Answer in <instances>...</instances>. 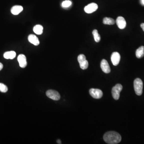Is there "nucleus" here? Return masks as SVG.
<instances>
[{"label": "nucleus", "mask_w": 144, "mask_h": 144, "mask_svg": "<svg viewBox=\"0 0 144 144\" xmlns=\"http://www.w3.org/2000/svg\"><path fill=\"white\" fill-rule=\"evenodd\" d=\"M28 41L29 42L35 46H38L40 44V42L38 39L35 35L31 34L28 37Z\"/></svg>", "instance_id": "nucleus-12"}, {"label": "nucleus", "mask_w": 144, "mask_h": 144, "mask_svg": "<svg viewBox=\"0 0 144 144\" xmlns=\"http://www.w3.org/2000/svg\"><path fill=\"white\" fill-rule=\"evenodd\" d=\"M136 56L138 59H140L144 56V47L141 46L136 51Z\"/></svg>", "instance_id": "nucleus-15"}, {"label": "nucleus", "mask_w": 144, "mask_h": 144, "mask_svg": "<svg viewBox=\"0 0 144 144\" xmlns=\"http://www.w3.org/2000/svg\"><path fill=\"white\" fill-rule=\"evenodd\" d=\"M89 93L92 97L96 99H99L103 96V92L101 90L95 88H91Z\"/></svg>", "instance_id": "nucleus-6"}, {"label": "nucleus", "mask_w": 144, "mask_h": 144, "mask_svg": "<svg viewBox=\"0 0 144 144\" xmlns=\"http://www.w3.org/2000/svg\"><path fill=\"white\" fill-rule=\"evenodd\" d=\"M116 25L120 29H123L126 27V21L125 19L122 17H118L116 19Z\"/></svg>", "instance_id": "nucleus-11"}, {"label": "nucleus", "mask_w": 144, "mask_h": 144, "mask_svg": "<svg viewBox=\"0 0 144 144\" xmlns=\"http://www.w3.org/2000/svg\"><path fill=\"white\" fill-rule=\"evenodd\" d=\"M92 35H93L94 41L96 43H98L100 40V36L99 34H98L97 30H93L92 31Z\"/></svg>", "instance_id": "nucleus-18"}, {"label": "nucleus", "mask_w": 144, "mask_h": 144, "mask_svg": "<svg viewBox=\"0 0 144 144\" xmlns=\"http://www.w3.org/2000/svg\"><path fill=\"white\" fill-rule=\"evenodd\" d=\"M16 53L14 51H11L5 52L4 54V57L5 59H13L16 57Z\"/></svg>", "instance_id": "nucleus-14"}, {"label": "nucleus", "mask_w": 144, "mask_h": 144, "mask_svg": "<svg viewBox=\"0 0 144 144\" xmlns=\"http://www.w3.org/2000/svg\"><path fill=\"white\" fill-rule=\"evenodd\" d=\"M98 8L97 5L95 3H91L88 4L84 8V10L86 13L90 14L96 11Z\"/></svg>", "instance_id": "nucleus-7"}, {"label": "nucleus", "mask_w": 144, "mask_h": 144, "mask_svg": "<svg viewBox=\"0 0 144 144\" xmlns=\"http://www.w3.org/2000/svg\"><path fill=\"white\" fill-rule=\"evenodd\" d=\"M100 67L102 71L105 73H110V68L107 61L105 59H102L100 63Z\"/></svg>", "instance_id": "nucleus-8"}, {"label": "nucleus", "mask_w": 144, "mask_h": 144, "mask_svg": "<svg viewBox=\"0 0 144 144\" xmlns=\"http://www.w3.org/2000/svg\"><path fill=\"white\" fill-rule=\"evenodd\" d=\"M18 62L19 63V65L21 67L24 68L27 66V63L26 56L23 54L19 55L17 58Z\"/></svg>", "instance_id": "nucleus-10"}, {"label": "nucleus", "mask_w": 144, "mask_h": 144, "mask_svg": "<svg viewBox=\"0 0 144 144\" xmlns=\"http://www.w3.org/2000/svg\"><path fill=\"white\" fill-rule=\"evenodd\" d=\"M46 95L48 97L53 100H58L61 98V96L59 92L53 90H49L47 91Z\"/></svg>", "instance_id": "nucleus-5"}, {"label": "nucleus", "mask_w": 144, "mask_h": 144, "mask_svg": "<svg viewBox=\"0 0 144 144\" xmlns=\"http://www.w3.org/2000/svg\"><path fill=\"white\" fill-rule=\"evenodd\" d=\"M120 59V55L117 52L112 53L111 57V60L112 63L114 66H117L119 63Z\"/></svg>", "instance_id": "nucleus-9"}, {"label": "nucleus", "mask_w": 144, "mask_h": 144, "mask_svg": "<svg viewBox=\"0 0 144 144\" xmlns=\"http://www.w3.org/2000/svg\"><path fill=\"white\" fill-rule=\"evenodd\" d=\"M23 7L20 5H15L12 7L11 12L14 15H18L23 11Z\"/></svg>", "instance_id": "nucleus-13"}, {"label": "nucleus", "mask_w": 144, "mask_h": 144, "mask_svg": "<svg viewBox=\"0 0 144 144\" xmlns=\"http://www.w3.org/2000/svg\"><path fill=\"white\" fill-rule=\"evenodd\" d=\"M78 61L79 63L80 67L82 69L85 70L87 69L88 63L86 60L85 55L83 54L79 55L78 57Z\"/></svg>", "instance_id": "nucleus-4"}, {"label": "nucleus", "mask_w": 144, "mask_h": 144, "mask_svg": "<svg viewBox=\"0 0 144 144\" xmlns=\"http://www.w3.org/2000/svg\"><path fill=\"white\" fill-rule=\"evenodd\" d=\"M8 87L3 83H0V91L2 92H6L8 91Z\"/></svg>", "instance_id": "nucleus-19"}, {"label": "nucleus", "mask_w": 144, "mask_h": 144, "mask_svg": "<svg viewBox=\"0 0 144 144\" xmlns=\"http://www.w3.org/2000/svg\"><path fill=\"white\" fill-rule=\"evenodd\" d=\"M72 3L70 1H63L62 4V6L64 8H67L69 7L71 5Z\"/></svg>", "instance_id": "nucleus-20"}, {"label": "nucleus", "mask_w": 144, "mask_h": 144, "mask_svg": "<svg viewBox=\"0 0 144 144\" xmlns=\"http://www.w3.org/2000/svg\"><path fill=\"white\" fill-rule=\"evenodd\" d=\"M140 27L142 29V30L144 31V23H142L140 25Z\"/></svg>", "instance_id": "nucleus-22"}, {"label": "nucleus", "mask_w": 144, "mask_h": 144, "mask_svg": "<svg viewBox=\"0 0 144 144\" xmlns=\"http://www.w3.org/2000/svg\"><path fill=\"white\" fill-rule=\"evenodd\" d=\"M115 21L114 19L112 18L105 17L104 18L103 20V23L104 25H113L115 24Z\"/></svg>", "instance_id": "nucleus-17"}, {"label": "nucleus", "mask_w": 144, "mask_h": 144, "mask_svg": "<svg viewBox=\"0 0 144 144\" xmlns=\"http://www.w3.org/2000/svg\"><path fill=\"white\" fill-rule=\"evenodd\" d=\"M141 1H142V4H143L144 5V0H141Z\"/></svg>", "instance_id": "nucleus-24"}, {"label": "nucleus", "mask_w": 144, "mask_h": 144, "mask_svg": "<svg viewBox=\"0 0 144 144\" xmlns=\"http://www.w3.org/2000/svg\"><path fill=\"white\" fill-rule=\"evenodd\" d=\"M134 87L135 93L137 95L140 96L142 93L143 83L140 79L136 78L134 82Z\"/></svg>", "instance_id": "nucleus-2"}, {"label": "nucleus", "mask_w": 144, "mask_h": 144, "mask_svg": "<svg viewBox=\"0 0 144 144\" xmlns=\"http://www.w3.org/2000/svg\"><path fill=\"white\" fill-rule=\"evenodd\" d=\"M122 89V86L119 84H116L112 88V97L116 100H118L120 97V93Z\"/></svg>", "instance_id": "nucleus-3"}, {"label": "nucleus", "mask_w": 144, "mask_h": 144, "mask_svg": "<svg viewBox=\"0 0 144 144\" xmlns=\"http://www.w3.org/2000/svg\"><path fill=\"white\" fill-rule=\"evenodd\" d=\"M103 139L106 143L116 144L119 143L121 140L120 134L115 131H108L104 135Z\"/></svg>", "instance_id": "nucleus-1"}, {"label": "nucleus", "mask_w": 144, "mask_h": 144, "mask_svg": "<svg viewBox=\"0 0 144 144\" xmlns=\"http://www.w3.org/2000/svg\"><path fill=\"white\" fill-rule=\"evenodd\" d=\"M3 64L0 63V71H1L2 69H3Z\"/></svg>", "instance_id": "nucleus-21"}, {"label": "nucleus", "mask_w": 144, "mask_h": 144, "mask_svg": "<svg viewBox=\"0 0 144 144\" xmlns=\"http://www.w3.org/2000/svg\"><path fill=\"white\" fill-rule=\"evenodd\" d=\"M43 28L42 25H38L35 26L33 28V31L36 34L38 35H41L43 33Z\"/></svg>", "instance_id": "nucleus-16"}, {"label": "nucleus", "mask_w": 144, "mask_h": 144, "mask_svg": "<svg viewBox=\"0 0 144 144\" xmlns=\"http://www.w3.org/2000/svg\"><path fill=\"white\" fill-rule=\"evenodd\" d=\"M57 143H58V144H61L62 143L61 141V140H60V139H58V140H57Z\"/></svg>", "instance_id": "nucleus-23"}]
</instances>
